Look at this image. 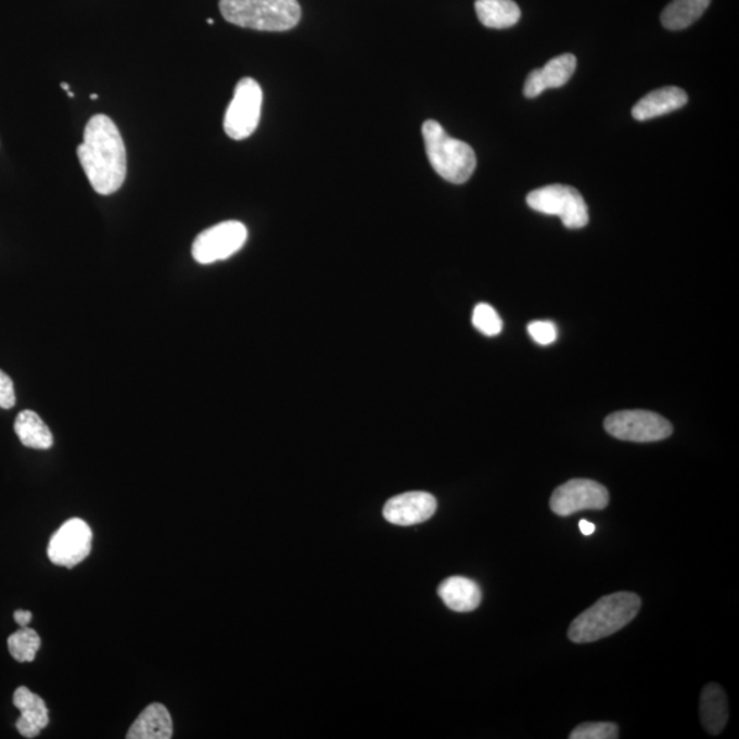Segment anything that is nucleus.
I'll use <instances>...</instances> for the list:
<instances>
[{
	"instance_id": "1",
	"label": "nucleus",
	"mask_w": 739,
	"mask_h": 739,
	"mask_svg": "<svg viewBox=\"0 0 739 739\" xmlns=\"http://www.w3.org/2000/svg\"><path fill=\"white\" fill-rule=\"evenodd\" d=\"M77 156L99 195H113L124 186L128 173L127 146L109 115L97 114L88 120Z\"/></svg>"
},
{
	"instance_id": "2",
	"label": "nucleus",
	"mask_w": 739,
	"mask_h": 739,
	"mask_svg": "<svg viewBox=\"0 0 739 739\" xmlns=\"http://www.w3.org/2000/svg\"><path fill=\"white\" fill-rule=\"evenodd\" d=\"M639 608L641 599L630 591L602 597L571 623L569 638L575 644H588L612 636L638 615Z\"/></svg>"
},
{
	"instance_id": "3",
	"label": "nucleus",
	"mask_w": 739,
	"mask_h": 739,
	"mask_svg": "<svg viewBox=\"0 0 739 739\" xmlns=\"http://www.w3.org/2000/svg\"><path fill=\"white\" fill-rule=\"evenodd\" d=\"M219 10L228 23L264 33H285L302 18L297 0H219Z\"/></svg>"
},
{
	"instance_id": "4",
	"label": "nucleus",
	"mask_w": 739,
	"mask_h": 739,
	"mask_svg": "<svg viewBox=\"0 0 739 739\" xmlns=\"http://www.w3.org/2000/svg\"><path fill=\"white\" fill-rule=\"evenodd\" d=\"M422 135L430 165L439 177L453 183L470 180L476 167V156L468 143L450 138L434 119L423 124Z\"/></svg>"
},
{
	"instance_id": "5",
	"label": "nucleus",
	"mask_w": 739,
	"mask_h": 739,
	"mask_svg": "<svg viewBox=\"0 0 739 739\" xmlns=\"http://www.w3.org/2000/svg\"><path fill=\"white\" fill-rule=\"evenodd\" d=\"M526 202L534 212L557 215L565 228L581 229L589 222V209L585 199L573 187L548 186L528 193Z\"/></svg>"
},
{
	"instance_id": "6",
	"label": "nucleus",
	"mask_w": 739,
	"mask_h": 739,
	"mask_svg": "<svg viewBox=\"0 0 739 739\" xmlns=\"http://www.w3.org/2000/svg\"><path fill=\"white\" fill-rule=\"evenodd\" d=\"M264 103V92L254 78H241L234 88L232 102L229 103L224 118L225 133L233 140L250 138L258 128Z\"/></svg>"
},
{
	"instance_id": "7",
	"label": "nucleus",
	"mask_w": 739,
	"mask_h": 739,
	"mask_svg": "<svg viewBox=\"0 0 739 739\" xmlns=\"http://www.w3.org/2000/svg\"><path fill=\"white\" fill-rule=\"evenodd\" d=\"M604 426L612 437L633 443L662 442L673 434V426L659 413L642 410L620 411L606 419Z\"/></svg>"
},
{
	"instance_id": "8",
	"label": "nucleus",
	"mask_w": 739,
	"mask_h": 739,
	"mask_svg": "<svg viewBox=\"0 0 739 739\" xmlns=\"http://www.w3.org/2000/svg\"><path fill=\"white\" fill-rule=\"evenodd\" d=\"M249 230L239 221H227L204 230L193 241L192 256L198 264L212 265L225 260L243 249Z\"/></svg>"
},
{
	"instance_id": "9",
	"label": "nucleus",
	"mask_w": 739,
	"mask_h": 739,
	"mask_svg": "<svg viewBox=\"0 0 739 739\" xmlns=\"http://www.w3.org/2000/svg\"><path fill=\"white\" fill-rule=\"evenodd\" d=\"M608 502L610 493L599 482L571 480L553 492L550 497V510L559 517H570L585 510H604Z\"/></svg>"
},
{
	"instance_id": "10",
	"label": "nucleus",
	"mask_w": 739,
	"mask_h": 739,
	"mask_svg": "<svg viewBox=\"0 0 739 739\" xmlns=\"http://www.w3.org/2000/svg\"><path fill=\"white\" fill-rule=\"evenodd\" d=\"M91 548V527L82 519L75 518L58 528L50 539L47 553L52 563L72 569L87 559Z\"/></svg>"
},
{
	"instance_id": "11",
	"label": "nucleus",
	"mask_w": 739,
	"mask_h": 739,
	"mask_svg": "<svg viewBox=\"0 0 739 739\" xmlns=\"http://www.w3.org/2000/svg\"><path fill=\"white\" fill-rule=\"evenodd\" d=\"M436 511V497L428 492H407L387 500L384 517L392 525L416 526L429 521Z\"/></svg>"
},
{
	"instance_id": "12",
	"label": "nucleus",
	"mask_w": 739,
	"mask_h": 739,
	"mask_svg": "<svg viewBox=\"0 0 739 739\" xmlns=\"http://www.w3.org/2000/svg\"><path fill=\"white\" fill-rule=\"evenodd\" d=\"M576 69V58L573 54H563L550 60L543 69H536L527 76L525 82V97L528 99L541 95L547 89L565 86L573 77Z\"/></svg>"
},
{
	"instance_id": "13",
	"label": "nucleus",
	"mask_w": 739,
	"mask_h": 739,
	"mask_svg": "<svg viewBox=\"0 0 739 739\" xmlns=\"http://www.w3.org/2000/svg\"><path fill=\"white\" fill-rule=\"evenodd\" d=\"M14 705L21 711L17 730L25 738L38 737L40 731L49 725V710L46 702L28 688H18L13 696Z\"/></svg>"
},
{
	"instance_id": "14",
	"label": "nucleus",
	"mask_w": 739,
	"mask_h": 739,
	"mask_svg": "<svg viewBox=\"0 0 739 739\" xmlns=\"http://www.w3.org/2000/svg\"><path fill=\"white\" fill-rule=\"evenodd\" d=\"M688 93L683 88L664 87L649 92L633 107V117L637 120H649L676 112L688 103Z\"/></svg>"
},
{
	"instance_id": "15",
	"label": "nucleus",
	"mask_w": 739,
	"mask_h": 739,
	"mask_svg": "<svg viewBox=\"0 0 739 739\" xmlns=\"http://www.w3.org/2000/svg\"><path fill=\"white\" fill-rule=\"evenodd\" d=\"M444 604L455 612H471L480 607L482 591L479 584L464 576H450L438 586Z\"/></svg>"
},
{
	"instance_id": "16",
	"label": "nucleus",
	"mask_w": 739,
	"mask_h": 739,
	"mask_svg": "<svg viewBox=\"0 0 739 739\" xmlns=\"http://www.w3.org/2000/svg\"><path fill=\"white\" fill-rule=\"evenodd\" d=\"M173 737V722L170 712L165 705L155 702L145 708L132 727L129 728L128 739H170Z\"/></svg>"
},
{
	"instance_id": "17",
	"label": "nucleus",
	"mask_w": 739,
	"mask_h": 739,
	"mask_svg": "<svg viewBox=\"0 0 739 739\" xmlns=\"http://www.w3.org/2000/svg\"><path fill=\"white\" fill-rule=\"evenodd\" d=\"M700 717L702 726L712 736H717L728 722V702L725 690L717 684H708L700 697Z\"/></svg>"
},
{
	"instance_id": "18",
	"label": "nucleus",
	"mask_w": 739,
	"mask_h": 739,
	"mask_svg": "<svg viewBox=\"0 0 739 739\" xmlns=\"http://www.w3.org/2000/svg\"><path fill=\"white\" fill-rule=\"evenodd\" d=\"M475 12L486 28L507 29L521 20V9L513 0H476Z\"/></svg>"
},
{
	"instance_id": "19",
	"label": "nucleus",
	"mask_w": 739,
	"mask_h": 739,
	"mask_svg": "<svg viewBox=\"0 0 739 739\" xmlns=\"http://www.w3.org/2000/svg\"><path fill=\"white\" fill-rule=\"evenodd\" d=\"M14 430L20 442L28 448L50 449L54 443L51 430L34 411L20 412L15 419Z\"/></svg>"
},
{
	"instance_id": "20",
	"label": "nucleus",
	"mask_w": 739,
	"mask_h": 739,
	"mask_svg": "<svg viewBox=\"0 0 739 739\" xmlns=\"http://www.w3.org/2000/svg\"><path fill=\"white\" fill-rule=\"evenodd\" d=\"M711 0H673L662 13L665 29L683 30L693 25L705 13Z\"/></svg>"
},
{
	"instance_id": "21",
	"label": "nucleus",
	"mask_w": 739,
	"mask_h": 739,
	"mask_svg": "<svg viewBox=\"0 0 739 739\" xmlns=\"http://www.w3.org/2000/svg\"><path fill=\"white\" fill-rule=\"evenodd\" d=\"M9 651L20 663L34 662L40 649V637L34 628L23 627L8 639Z\"/></svg>"
},
{
	"instance_id": "22",
	"label": "nucleus",
	"mask_w": 739,
	"mask_h": 739,
	"mask_svg": "<svg viewBox=\"0 0 739 739\" xmlns=\"http://www.w3.org/2000/svg\"><path fill=\"white\" fill-rule=\"evenodd\" d=\"M473 324L479 332L489 335V337H495L502 330V321L499 314L486 303H481L474 308Z\"/></svg>"
},
{
	"instance_id": "23",
	"label": "nucleus",
	"mask_w": 739,
	"mask_h": 739,
	"mask_svg": "<svg viewBox=\"0 0 739 739\" xmlns=\"http://www.w3.org/2000/svg\"><path fill=\"white\" fill-rule=\"evenodd\" d=\"M571 739H616L620 738V727L615 723H582L570 734Z\"/></svg>"
},
{
	"instance_id": "24",
	"label": "nucleus",
	"mask_w": 739,
	"mask_h": 739,
	"mask_svg": "<svg viewBox=\"0 0 739 739\" xmlns=\"http://www.w3.org/2000/svg\"><path fill=\"white\" fill-rule=\"evenodd\" d=\"M528 334L532 335L534 342L539 345H549L557 342L558 329L555 323L549 321L532 322L527 327Z\"/></svg>"
},
{
	"instance_id": "25",
	"label": "nucleus",
	"mask_w": 739,
	"mask_h": 739,
	"mask_svg": "<svg viewBox=\"0 0 739 739\" xmlns=\"http://www.w3.org/2000/svg\"><path fill=\"white\" fill-rule=\"evenodd\" d=\"M15 405V392L12 379L0 370V408L10 410Z\"/></svg>"
},
{
	"instance_id": "26",
	"label": "nucleus",
	"mask_w": 739,
	"mask_h": 739,
	"mask_svg": "<svg viewBox=\"0 0 739 739\" xmlns=\"http://www.w3.org/2000/svg\"><path fill=\"white\" fill-rule=\"evenodd\" d=\"M14 621L18 623L21 627H26L33 621V613L29 611H15Z\"/></svg>"
},
{
	"instance_id": "27",
	"label": "nucleus",
	"mask_w": 739,
	"mask_h": 739,
	"mask_svg": "<svg viewBox=\"0 0 739 739\" xmlns=\"http://www.w3.org/2000/svg\"><path fill=\"white\" fill-rule=\"evenodd\" d=\"M579 531L582 534H584V536H591V534H594L596 531V526L594 523L585 521L584 519V521L579 522Z\"/></svg>"
},
{
	"instance_id": "28",
	"label": "nucleus",
	"mask_w": 739,
	"mask_h": 739,
	"mask_svg": "<svg viewBox=\"0 0 739 739\" xmlns=\"http://www.w3.org/2000/svg\"><path fill=\"white\" fill-rule=\"evenodd\" d=\"M61 87L65 89L66 92L71 91V87L66 82H61Z\"/></svg>"
},
{
	"instance_id": "29",
	"label": "nucleus",
	"mask_w": 739,
	"mask_h": 739,
	"mask_svg": "<svg viewBox=\"0 0 739 739\" xmlns=\"http://www.w3.org/2000/svg\"><path fill=\"white\" fill-rule=\"evenodd\" d=\"M67 97H69V98H75V93H73L72 91H69V92H67Z\"/></svg>"
},
{
	"instance_id": "30",
	"label": "nucleus",
	"mask_w": 739,
	"mask_h": 739,
	"mask_svg": "<svg viewBox=\"0 0 739 739\" xmlns=\"http://www.w3.org/2000/svg\"><path fill=\"white\" fill-rule=\"evenodd\" d=\"M207 23H208L209 25H213V24H214V20L208 18V20H207Z\"/></svg>"
},
{
	"instance_id": "31",
	"label": "nucleus",
	"mask_w": 739,
	"mask_h": 739,
	"mask_svg": "<svg viewBox=\"0 0 739 739\" xmlns=\"http://www.w3.org/2000/svg\"><path fill=\"white\" fill-rule=\"evenodd\" d=\"M91 99H93V101H97L98 95H95V93H93V95H91Z\"/></svg>"
}]
</instances>
